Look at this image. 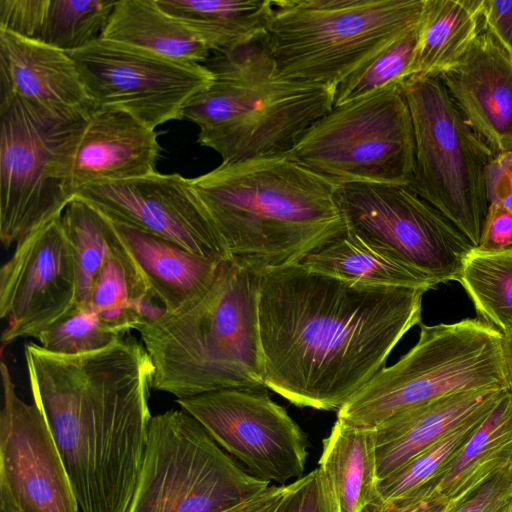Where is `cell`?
<instances>
[{
	"instance_id": "cell-31",
	"label": "cell",
	"mask_w": 512,
	"mask_h": 512,
	"mask_svg": "<svg viewBox=\"0 0 512 512\" xmlns=\"http://www.w3.org/2000/svg\"><path fill=\"white\" fill-rule=\"evenodd\" d=\"M418 38L419 24L345 78L336 88L333 107L401 85L413 76Z\"/></svg>"
},
{
	"instance_id": "cell-43",
	"label": "cell",
	"mask_w": 512,
	"mask_h": 512,
	"mask_svg": "<svg viewBox=\"0 0 512 512\" xmlns=\"http://www.w3.org/2000/svg\"><path fill=\"white\" fill-rule=\"evenodd\" d=\"M502 353L509 391L512 392V335H502Z\"/></svg>"
},
{
	"instance_id": "cell-2",
	"label": "cell",
	"mask_w": 512,
	"mask_h": 512,
	"mask_svg": "<svg viewBox=\"0 0 512 512\" xmlns=\"http://www.w3.org/2000/svg\"><path fill=\"white\" fill-rule=\"evenodd\" d=\"M33 403L63 459L80 512H127L146 449L154 365L127 334L78 354L24 347Z\"/></svg>"
},
{
	"instance_id": "cell-20",
	"label": "cell",
	"mask_w": 512,
	"mask_h": 512,
	"mask_svg": "<svg viewBox=\"0 0 512 512\" xmlns=\"http://www.w3.org/2000/svg\"><path fill=\"white\" fill-rule=\"evenodd\" d=\"M161 146L157 132L116 108L96 107L79 138L72 188L99 181L139 178L156 172Z\"/></svg>"
},
{
	"instance_id": "cell-18",
	"label": "cell",
	"mask_w": 512,
	"mask_h": 512,
	"mask_svg": "<svg viewBox=\"0 0 512 512\" xmlns=\"http://www.w3.org/2000/svg\"><path fill=\"white\" fill-rule=\"evenodd\" d=\"M439 77L492 155L512 152V55L482 31L458 65Z\"/></svg>"
},
{
	"instance_id": "cell-45",
	"label": "cell",
	"mask_w": 512,
	"mask_h": 512,
	"mask_svg": "<svg viewBox=\"0 0 512 512\" xmlns=\"http://www.w3.org/2000/svg\"><path fill=\"white\" fill-rule=\"evenodd\" d=\"M509 512H512V494H511V498L509 501Z\"/></svg>"
},
{
	"instance_id": "cell-46",
	"label": "cell",
	"mask_w": 512,
	"mask_h": 512,
	"mask_svg": "<svg viewBox=\"0 0 512 512\" xmlns=\"http://www.w3.org/2000/svg\"><path fill=\"white\" fill-rule=\"evenodd\" d=\"M0 512H6V511L0 509Z\"/></svg>"
},
{
	"instance_id": "cell-11",
	"label": "cell",
	"mask_w": 512,
	"mask_h": 512,
	"mask_svg": "<svg viewBox=\"0 0 512 512\" xmlns=\"http://www.w3.org/2000/svg\"><path fill=\"white\" fill-rule=\"evenodd\" d=\"M286 155L338 186H409L415 136L401 85L333 107Z\"/></svg>"
},
{
	"instance_id": "cell-6",
	"label": "cell",
	"mask_w": 512,
	"mask_h": 512,
	"mask_svg": "<svg viewBox=\"0 0 512 512\" xmlns=\"http://www.w3.org/2000/svg\"><path fill=\"white\" fill-rule=\"evenodd\" d=\"M425 0H271L265 41L286 77L336 87L418 26Z\"/></svg>"
},
{
	"instance_id": "cell-3",
	"label": "cell",
	"mask_w": 512,
	"mask_h": 512,
	"mask_svg": "<svg viewBox=\"0 0 512 512\" xmlns=\"http://www.w3.org/2000/svg\"><path fill=\"white\" fill-rule=\"evenodd\" d=\"M190 183L230 259L258 274L297 264L346 226L338 185L287 155L221 163Z\"/></svg>"
},
{
	"instance_id": "cell-37",
	"label": "cell",
	"mask_w": 512,
	"mask_h": 512,
	"mask_svg": "<svg viewBox=\"0 0 512 512\" xmlns=\"http://www.w3.org/2000/svg\"><path fill=\"white\" fill-rule=\"evenodd\" d=\"M476 248L490 252L512 248V212L496 203H489Z\"/></svg>"
},
{
	"instance_id": "cell-22",
	"label": "cell",
	"mask_w": 512,
	"mask_h": 512,
	"mask_svg": "<svg viewBox=\"0 0 512 512\" xmlns=\"http://www.w3.org/2000/svg\"><path fill=\"white\" fill-rule=\"evenodd\" d=\"M505 391L471 390L445 396L375 427L378 480L392 474L472 415L493 407Z\"/></svg>"
},
{
	"instance_id": "cell-21",
	"label": "cell",
	"mask_w": 512,
	"mask_h": 512,
	"mask_svg": "<svg viewBox=\"0 0 512 512\" xmlns=\"http://www.w3.org/2000/svg\"><path fill=\"white\" fill-rule=\"evenodd\" d=\"M108 219L123 249L166 313L188 310L214 283L223 261L193 254L162 237Z\"/></svg>"
},
{
	"instance_id": "cell-19",
	"label": "cell",
	"mask_w": 512,
	"mask_h": 512,
	"mask_svg": "<svg viewBox=\"0 0 512 512\" xmlns=\"http://www.w3.org/2000/svg\"><path fill=\"white\" fill-rule=\"evenodd\" d=\"M7 97L66 116L96 108L68 53L0 29V99Z\"/></svg>"
},
{
	"instance_id": "cell-13",
	"label": "cell",
	"mask_w": 512,
	"mask_h": 512,
	"mask_svg": "<svg viewBox=\"0 0 512 512\" xmlns=\"http://www.w3.org/2000/svg\"><path fill=\"white\" fill-rule=\"evenodd\" d=\"M68 55L95 107L123 110L154 130L183 119L186 105L214 80L204 64L172 61L102 39Z\"/></svg>"
},
{
	"instance_id": "cell-25",
	"label": "cell",
	"mask_w": 512,
	"mask_h": 512,
	"mask_svg": "<svg viewBox=\"0 0 512 512\" xmlns=\"http://www.w3.org/2000/svg\"><path fill=\"white\" fill-rule=\"evenodd\" d=\"M310 270L365 286L430 290V275L369 244L348 227L308 252L298 263Z\"/></svg>"
},
{
	"instance_id": "cell-29",
	"label": "cell",
	"mask_w": 512,
	"mask_h": 512,
	"mask_svg": "<svg viewBox=\"0 0 512 512\" xmlns=\"http://www.w3.org/2000/svg\"><path fill=\"white\" fill-rule=\"evenodd\" d=\"M458 282L486 323L503 335H512V248L482 251L465 257Z\"/></svg>"
},
{
	"instance_id": "cell-4",
	"label": "cell",
	"mask_w": 512,
	"mask_h": 512,
	"mask_svg": "<svg viewBox=\"0 0 512 512\" xmlns=\"http://www.w3.org/2000/svg\"><path fill=\"white\" fill-rule=\"evenodd\" d=\"M204 65L213 83L190 100L183 117L199 127L198 143L222 163L286 155L333 108L336 87L283 75L264 36L212 52Z\"/></svg>"
},
{
	"instance_id": "cell-38",
	"label": "cell",
	"mask_w": 512,
	"mask_h": 512,
	"mask_svg": "<svg viewBox=\"0 0 512 512\" xmlns=\"http://www.w3.org/2000/svg\"><path fill=\"white\" fill-rule=\"evenodd\" d=\"M511 494L512 471L491 479L452 512H492L510 500Z\"/></svg>"
},
{
	"instance_id": "cell-8",
	"label": "cell",
	"mask_w": 512,
	"mask_h": 512,
	"mask_svg": "<svg viewBox=\"0 0 512 512\" xmlns=\"http://www.w3.org/2000/svg\"><path fill=\"white\" fill-rule=\"evenodd\" d=\"M90 115H59L17 97L0 99V239L4 246L61 216L73 200L72 164Z\"/></svg>"
},
{
	"instance_id": "cell-41",
	"label": "cell",
	"mask_w": 512,
	"mask_h": 512,
	"mask_svg": "<svg viewBox=\"0 0 512 512\" xmlns=\"http://www.w3.org/2000/svg\"><path fill=\"white\" fill-rule=\"evenodd\" d=\"M361 512H452V510L433 496L416 491L393 501H382L378 497L366 505Z\"/></svg>"
},
{
	"instance_id": "cell-39",
	"label": "cell",
	"mask_w": 512,
	"mask_h": 512,
	"mask_svg": "<svg viewBox=\"0 0 512 512\" xmlns=\"http://www.w3.org/2000/svg\"><path fill=\"white\" fill-rule=\"evenodd\" d=\"M489 203L512 212V152L493 156L486 176Z\"/></svg>"
},
{
	"instance_id": "cell-30",
	"label": "cell",
	"mask_w": 512,
	"mask_h": 512,
	"mask_svg": "<svg viewBox=\"0 0 512 512\" xmlns=\"http://www.w3.org/2000/svg\"><path fill=\"white\" fill-rule=\"evenodd\" d=\"M76 267V305L90 304L92 286L109 250L108 220L91 204L74 197L61 216Z\"/></svg>"
},
{
	"instance_id": "cell-23",
	"label": "cell",
	"mask_w": 512,
	"mask_h": 512,
	"mask_svg": "<svg viewBox=\"0 0 512 512\" xmlns=\"http://www.w3.org/2000/svg\"><path fill=\"white\" fill-rule=\"evenodd\" d=\"M510 471L512 392L507 390L442 473L417 491L433 496L453 511L491 479Z\"/></svg>"
},
{
	"instance_id": "cell-32",
	"label": "cell",
	"mask_w": 512,
	"mask_h": 512,
	"mask_svg": "<svg viewBox=\"0 0 512 512\" xmlns=\"http://www.w3.org/2000/svg\"><path fill=\"white\" fill-rule=\"evenodd\" d=\"M493 407L472 415L392 474L378 480L379 499L403 498L436 479Z\"/></svg>"
},
{
	"instance_id": "cell-15",
	"label": "cell",
	"mask_w": 512,
	"mask_h": 512,
	"mask_svg": "<svg viewBox=\"0 0 512 512\" xmlns=\"http://www.w3.org/2000/svg\"><path fill=\"white\" fill-rule=\"evenodd\" d=\"M61 216L20 239L0 269L2 347L36 338L77 307L74 254Z\"/></svg>"
},
{
	"instance_id": "cell-26",
	"label": "cell",
	"mask_w": 512,
	"mask_h": 512,
	"mask_svg": "<svg viewBox=\"0 0 512 512\" xmlns=\"http://www.w3.org/2000/svg\"><path fill=\"white\" fill-rule=\"evenodd\" d=\"M318 467L336 512H361L379 497L374 428L355 427L337 419L323 440Z\"/></svg>"
},
{
	"instance_id": "cell-14",
	"label": "cell",
	"mask_w": 512,
	"mask_h": 512,
	"mask_svg": "<svg viewBox=\"0 0 512 512\" xmlns=\"http://www.w3.org/2000/svg\"><path fill=\"white\" fill-rule=\"evenodd\" d=\"M265 388L223 389L176 402L254 477L287 485L303 475L307 439Z\"/></svg>"
},
{
	"instance_id": "cell-36",
	"label": "cell",
	"mask_w": 512,
	"mask_h": 512,
	"mask_svg": "<svg viewBox=\"0 0 512 512\" xmlns=\"http://www.w3.org/2000/svg\"><path fill=\"white\" fill-rule=\"evenodd\" d=\"M49 0H0V29L38 40Z\"/></svg>"
},
{
	"instance_id": "cell-1",
	"label": "cell",
	"mask_w": 512,
	"mask_h": 512,
	"mask_svg": "<svg viewBox=\"0 0 512 512\" xmlns=\"http://www.w3.org/2000/svg\"><path fill=\"white\" fill-rule=\"evenodd\" d=\"M425 292L360 285L298 264L261 273L265 387L299 407L338 411L421 323Z\"/></svg>"
},
{
	"instance_id": "cell-27",
	"label": "cell",
	"mask_w": 512,
	"mask_h": 512,
	"mask_svg": "<svg viewBox=\"0 0 512 512\" xmlns=\"http://www.w3.org/2000/svg\"><path fill=\"white\" fill-rule=\"evenodd\" d=\"M481 3L482 0H425L414 75L440 76L458 65L482 32Z\"/></svg>"
},
{
	"instance_id": "cell-12",
	"label": "cell",
	"mask_w": 512,
	"mask_h": 512,
	"mask_svg": "<svg viewBox=\"0 0 512 512\" xmlns=\"http://www.w3.org/2000/svg\"><path fill=\"white\" fill-rule=\"evenodd\" d=\"M346 227L369 244L430 275L458 281L472 243L409 186L348 183L336 190Z\"/></svg>"
},
{
	"instance_id": "cell-9",
	"label": "cell",
	"mask_w": 512,
	"mask_h": 512,
	"mask_svg": "<svg viewBox=\"0 0 512 512\" xmlns=\"http://www.w3.org/2000/svg\"><path fill=\"white\" fill-rule=\"evenodd\" d=\"M401 90L415 136V169L409 187L476 248L489 205L486 176L493 155L439 76H411Z\"/></svg>"
},
{
	"instance_id": "cell-33",
	"label": "cell",
	"mask_w": 512,
	"mask_h": 512,
	"mask_svg": "<svg viewBox=\"0 0 512 512\" xmlns=\"http://www.w3.org/2000/svg\"><path fill=\"white\" fill-rule=\"evenodd\" d=\"M116 1L49 0L39 42L66 53L99 40Z\"/></svg>"
},
{
	"instance_id": "cell-5",
	"label": "cell",
	"mask_w": 512,
	"mask_h": 512,
	"mask_svg": "<svg viewBox=\"0 0 512 512\" xmlns=\"http://www.w3.org/2000/svg\"><path fill=\"white\" fill-rule=\"evenodd\" d=\"M260 274L228 259L186 311L140 326L154 365L152 389L177 399L264 385L258 322Z\"/></svg>"
},
{
	"instance_id": "cell-17",
	"label": "cell",
	"mask_w": 512,
	"mask_h": 512,
	"mask_svg": "<svg viewBox=\"0 0 512 512\" xmlns=\"http://www.w3.org/2000/svg\"><path fill=\"white\" fill-rule=\"evenodd\" d=\"M108 218L169 240L217 261L230 259L226 245L190 178L179 173L150 175L85 185L75 196Z\"/></svg>"
},
{
	"instance_id": "cell-7",
	"label": "cell",
	"mask_w": 512,
	"mask_h": 512,
	"mask_svg": "<svg viewBox=\"0 0 512 512\" xmlns=\"http://www.w3.org/2000/svg\"><path fill=\"white\" fill-rule=\"evenodd\" d=\"M484 389L509 390L502 334L478 319L420 323L418 342L383 367L338 411L337 419L375 428L391 417L439 398Z\"/></svg>"
},
{
	"instance_id": "cell-10",
	"label": "cell",
	"mask_w": 512,
	"mask_h": 512,
	"mask_svg": "<svg viewBox=\"0 0 512 512\" xmlns=\"http://www.w3.org/2000/svg\"><path fill=\"white\" fill-rule=\"evenodd\" d=\"M269 482L244 470L182 409L152 417L127 512H223Z\"/></svg>"
},
{
	"instance_id": "cell-40",
	"label": "cell",
	"mask_w": 512,
	"mask_h": 512,
	"mask_svg": "<svg viewBox=\"0 0 512 512\" xmlns=\"http://www.w3.org/2000/svg\"><path fill=\"white\" fill-rule=\"evenodd\" d=\"M482 31L492 35L512 55V0H482Z\"/></svg>"
},
{
	"instance_id": "cell-42",
	"label": "cell",
	"mask_w": 512,
	"mask_h": 512,
	"mask_svg": "<svg viewBox=\"0 0 512 512\" xmlns=\"http://www.w3.org/2000/svg\"><path fill=\"white\" fill-rule=\"evenodd\" d=\"M290 488L291 483L270 485L263 492L223 512H275Z\"/></svg>"
},
{
	"instance_id": "cell-24",
	"label": "cell",
	"mask_w": 512,
	"mask_h": 512,
	"mask_svg": "<svg viewBox=\"0 0 512 512\" xmlns=\"http://www.w3.org/2000/svg\"><path fill=\"white\" fill-rule=\"evenodd\" d=\"M100 39L164 59L204 64L211 51L188 26L156 0H119Z\"/></svg>"
},
{
	"instance_id": "cell-34",
	"label": "cell",
	"mask_w": 512,
	"mask_h": 512,
	"mask_svg": "<svg viewBox=\"0 0 512 512\" xmlns=\"http://www.w3.org/2000/svg\"><path fill=\"white\" fill-rule=\"evenodd\" d=\"M122 337L106 326L97 312L88 305L77 306L67 317L41 332L35 339L48 352L78 355L108 347Z\"/></svg>"
},
{
	"instance_id": "cell-35",
	"label": "cell",
	"mask_w": 512,
	"mask_h": 512,
	"mask_svg": "<svg viewBox=\"0 0 512 512\" xmlns=\"http://www.w3.org/2000/svg\"><path fill=\"white\" fill-rule=\"evenodd\" d=\"M275 512H336L328 483L316 468L291 483V488Z\"/></svg>"
},
{
	"instance_id": "cell-44",
	"label": "cell",
	"mask_w": 512,
	"mask_h": 512,
	"mask_svg": "<svg viewBox=\"0 0 512 512\" xmlns=\"http://www.w3.org/2000/svg\"><path fill=\"white\" fill-rule=\"evenodd\" d=\"M509 501L503 503L501 506L493 510L492 512H509Z\"/></svg>"
},
{
	"instance_id": "cell-16",
	"label": "cell",
	"mask_w": 512,
	"mask_h": 512,
	"mask_svg": "<svg viewBox=\"0 0 512 512\" xmlns=\"http://www.w3.org/2000/svg\"><path fill=\"white\" fill-rule=\"evenodd\" d=\"M0 509L6 512H80L48 423L35 403L16 392L0 364Z\"/></svg>"
},
{
	"instance_id": "cell-28",
	"label": "cell",
	"mask_w": 512,
	"mask_h": 512,
	"mask_svg": "<svg viewBox=\"0 0 512 512\" xmlns=\"http://www.w3.org/2000/svg\"><path fill=\"white\" fill-rule=\"evenodd\" d=\"M196 33L212 52L235 49L265 35L271 0H156Z\"/></svg>"
}]
</instances>
